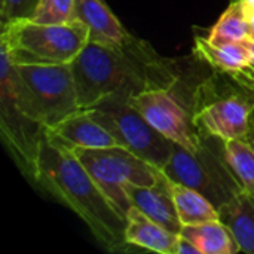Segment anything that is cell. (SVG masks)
<instances>
[{
	"mask_svg": "<svg viewBox=\"0 0 254 254\" xmlns=\"http://www.w3.org/2000/svg\"><path fill=\"white\" fill-rule=\"evenodd\" d=\"M36 4L37 0H0L1 25L19 18H30Z\"/></svg>",
	"mask_w": 254,
	"mask_h": 254,
	"instance_id": "obj_22",
	"label": "cell"
},
{
	"mask_svg": "<svg viewBox=\"0 0 254 254\" xmlns=\"http://www.w3.org/2000/svg\"><path fill=\"white\" fill-rule=\"evenodd\" d=\"M45 125L15 63L0 48V134L25 179L33 182Z\"/></svg>",
	"mask_w": 254,
	"mask_h": 254,
	"instance_id": "obj_3",
	"label": "cell"
},
{
	"mask_svg": "<svg viewBox=\"0 0 254 254\" xmlns=\"http://www.w3.org/2000/svg\"><path fill=\"white\" fill-rule=\"evenodd\" d=\"M250 135H252V138H253L252 143L254 144V119H252V131H250ZM250 135H249V137H250Z\"/></svg>",
	"mask_w": 254,
	"mask_h": 254,
	"instance_id": "obj_26",
	"label": "cell"
},
{
	"mask_svg": "<svg viewBox=\"0 0 254 254\" xmlns=\"http://www.w3.org/2000/svg\"><path fill=\"white\" fill-rule=\"evenodd\" d=\"M177 254H201L199 250L186 238H183L180 235V240H179V247H177Z\"/></svg>",
	"mask_w": 254,
	"mask_h": 254,
	"instance_id": "obj_23",
	"label": "cell"
},
{
	"mask_svg": "<svg viewBox=\"0 0 254 254\" xmlns=\"http://www.w3.org/2000/svg\"><path fill=\"white\" fill-rule=\"evenodd\" d=\"M254 112V92H229L214 95L210 101L195 107L192 122L204 137H216L222 141L249 138Z\"/></svg>",
	"mask_w": 254,
	"mask_h": 254,
	"instance_id": "obj_10",
	"label": "cell"
},
{
	"mask_svg": "<svg viewBox=\"0 0 254 254\" xmlns=\"http://www.w3.org/2000/svg\"><path fill=\"white\" fill-rule=\"evenodd\" d=\"M128 103L165 138L190 152H198L201 135L192 115L173 95V88H152L134 94Z\"/></svg>",
	"mask_w": 254,
	"mask_h": 254,
	"instance_id": "obj_9",
	"label": "cell"
},
{
	"mask_svg": "<svg viewBox=\"0 0 254 254\" xmlns=\"http://www.w3.org/2000/svg\"><path fill=\"white\" fill-rule=\"evenodd\" d=\"M247 1H252V3H254V0H247Z\"/></svg>",
	"mask_w": 254,
	"mask_h": 254,
	"instance_id": "obj_27",
	"label": "cell"
},
{
	"mask_svg": "<svg viewBox=\"0 0 254 254\" xmlns=\"http://www.w3.org/2000/svg\"><path fill=\"white\" fill-rule=\"evenodd\" d=\"M253 119H254V112H253Z\"/></svg>",
	"mask_w": 254,
	"mask_h": 254,
	"instance_id": "obj_28",
	"label": "cell"
},
{
	"mask_svg": "<svg viewBox=\"0 0 254 254\" xmlns=\"http://www.w3.org/2000/svg\"><path fill=\"white\" fill-rule=\"evenodd\" d=\"M82 110L121 95L152 88H174L179 77L149 43L132 37L122 46L88 42L70 63Z\"/></svg>",
	"mask_w": 254,
	"mask_h": 254,
	"instance_id": "obj_1",
	"label": "cell"
},
{
	"mask_svg": "<svg viewBox=\"0 0 254 254\" xmlns=\"http://www.w3.org/2000/svg\"><path fill=\"white\" fill-rule=\"evenodd\" d=\"M201 138L198 152L174 144L162 173L170 180L198 190L219 210L243 189L225 161L223 141L216 137Z\"/></svg>",
	"mask_w": 254,
	"mask_h": 254,
	"instance_id": "obj_5",
	"label": "cell"
},
{
	"mask_svg": "<svg viewBox=\"0 0 254 254\" xmlns=\"http://www.w3.org/2000/svg\"><path fill=\"white\" fill-rule=\"evenodd\" d=\"M76 0H37L31 21L40 24H64L74 19Z\"/></svg>",
	"mask_w": 254,
	"mask_h": 254,
	"instance_id": "obj_21",
	"label": "cell"
},
{
	"mask_svg": "<svg viewBox=\"0 0 254 254\" xmlns=\"http://www.w3.org/2000/svg\"><path fill=\"white\" fill-rule=\"evenodd\" d=\"M46 137L54 143L70 149H101L121 146L115 135L91 113L80 110L52 128H46Z\"/></svg>",
	"mask_w": 254,
	"mask_h": 254,
	"instance_id": "obj_12",
	"label": "cell"
},
{
	"mask_svg": "<svg viewBox=\"0 0 254 254\" xmlns=\"http://www.w3.org/2000/svg\"><path fill=\"white\" fill-rule=\"evenodd\" d=\"M193 54L216 73L231 79L238 88L254 92V65L243 43L213 45L207 37L196 36Z\"/></svg>",
	"mask_w": 254,
	"mask_h": 254,
	"instance_id": "obj_11",
	"label": "cell"
},
{
	"mask_svg": "<svg viewBox=\"0 0 254 254\" xmlns=\"http://www.w3.org/2000/svg\"><path fill=\"white\" fill-rule=\"evenodd\" d=\"M180 234H174L147 217L141 210L132 205L127 214L125 241L149 252L161 254H177Z\"/></svg>",
	"mask_w": 254,
	"mask_h": 254,
	"instance_id": "obj_15",
	"label": "cell"
},
{
	"mask_svg": "<svg viewBox=\"0 0 254 254\" xmlns=\"http://www.w3.org/2000/svg\"><path fill=\"white\" fill-rule=\"evenodd\" d=\"M223 156L241 189L254 195V144L250 138L223 141Z\"/></svg>",
	"mask_w": 254,
	"mask_h": 254,
	"instance_id": "obj_20",
	"label": "cell"
},
{
	"mask_svg": "<svg viewBox=\"0 0 254 254\" xmlns=\"http://www.w3.org/2000/svg\"><path fill=\"white\" fill-rule=\"evenodd\" d=\"M127 192L132 201V205L141 210L147 217L158 222L168 231L180 234L183 225L174 205L171 180L164 173L155 186H128Z\"/></svg>",
	"mask_w": 254,
	"mask_h": 254,
	"instance_id": "obj_14",
	"label": "cell"
},
{
	"mask_svg": "<svg viewBox=\"0 0 254 254\" xmlns=\"http://www.w3.org/2000/svg\"><path fill=\"white\" fill-rule=\"evenodd\" d=\"M219 216L234 235L240 250L254 254V195L238 192L219 208Z\"/></svg>",
	"mask_w": 254,
	"mask_h": 254,
	"instance_id": "obj_16",
	"label": "cell"
},
{
	"mask_svg": "<svg viewBox=\"0 0 254 254\" xmlns=\"http://www.w3.org/2000/svg\"><path fill=\"white\" fill-rule=\"evenodd\" d=\"M89 42L88 27L73 19L40 24L19 18L1 25L0 48L15 64H70Z\"/></svg>",
	"mask_w": 254,
	"mask_h": 254,
	"instance_id": "obj_4",
	"label": "cell"
},
{
	"mask_svg": "<svg viewBox=\"0 0 254 254\" xmlns=\"http://www.w3.org/2000/svg\"><path fill=\"white\" fill-rule=\"evenodd\" d=\"M71 150L125 220L128 210L132 207V201L127 192L128 186L150 188L155 186L162 176V170L122 146Z\"/></svg>",
	"mask_w": 254,
	"mask_h": 254,
	"instance_id": "obj_6",
	"label": "cell"
},
{
	"mask_svg": "<svg viewBox=\"0 0 254 254\" xmlns=\"http://www.w3.org/2000/svg\"><path fill=\"white\" fill-rule=\"evenodd\" d=\"M207 39L217 46L228 43H243L244 40L250 39V27L243 0L231 1L228 9L211 27Z\"/></svg>",
	"mask_w": 254,
	"mask_h": 254,
	"instance_id": "obj_19",
	"label": "cell"
},
{
	"mask_svg": "<svg viewBox=\"0 0 254 254\" xmlns=\"http://www.w3.org/2000/svg\"><path fill=\"white\" fill-rule=\"evenodd\" d=\"M243 45L246 46V49L249 52V58H250L252 64L254 65V40L253 39H247V40L243 42Z\"/></svg>",
	"mask_w": 254,
	"mask_h": 254,
	"instance_id": "obj_25",
	"label": "cell"
},
{
	"mask_svg": "<svg viewBox=\"0 0 254 254\" xmlns=\"http://www.w3.org/2000/svg\"><path fill=\"white\" fill-rule=\"evenodd\" d=\"M243 3H244V9H246L249 27H250V39L254 40V3L247 1V0H243Z\"/></svg>",
	"mask_w": 254,
	"mask_h": 254,
	"instance_id": "obj_24",
	"label": "cell"
},
{
	"mask_svg": "<svg viewBox=\"0 0 254 254\" xmlns=\"http://www.w3.org/2000/svg\"><path fill=\"white\" fill-rule=\"evenodd\" d=\"M89 110L115 135L122 147L159 170L167 165L174 143L159 134L128 103L127 97H110Z\"/></svg>",
	"mask_w": 254,
	"mask_h": 254,
	"instance_id": "obj_7",
	"label": "cell"
},
{
	"mask_svg": "<svg viewBox=\"0 0 254 254\" xmlns=\"http://www.w3.org/2000/svg\"><path fill=\"white\" fill-rule=\"evenodd\" d=\"M180 235L189 240L201 254H235L241 252L234 235L220 220L185 225Z\"/></svg>",
	"mask_w": 254,
	"mask_h": 254,
	"instance_id": "obj_17",
	"label": "cell"
},
{
	"mask_svg": "<svg viewBox=\"0 0 254 254\" xmlns=\"http://www.w3.org/2000/svg\"><path fill=\"white\" fill-rule=\"evenodd\" d=\"M74 19L82 21L88 27L89 42L122 46L132 39L104 0H76Z\"/></svg>",
	"mask_w": 254,
	"mask_h": 254,
	"instance_id": "obj_13",
	"label": "cell"
},
{
	"mask_svg": "<svg viewBox=\"0 0 254 254\" xmlns=\"http://www.w3.org/2000/svg\"><path fill=\"white\" fill-rule=\"evenodd\" d=\"M171 192L179 219L183 226L220 220L216 205L198 190L171 180Z\"/></svg>",
	"mask_w": 254,
	"mask_h": 254,
	"instance_id": "obj_18",
	"label": "cell"
},
{
	"mask_svg": "<svg viewBox=\"0 0 254 254\" xmlns=\"http://www.w3.org/2000/svg\"><path fill=\"white\" fill-rule=\"evenodd\" d=\"M37 107L45 128L80 112L70 64H15Z\"/></svg>",
	"mask_w": 254,
	"mask_h": 254,
	"instance_id": "obj_8",
	"label": "cell"
},
{
	"mask_svg": "<svg viewBox=\"0 0 254 254\" xmlns=\"http://www.w3.org/2000/svg\"><path fill=\"white\" fill-rule=\"evenodd\" d=\"M39 189L74 211L100 246L119 252L127 244V220L116 211L76 153L45 134L34 165L33 182Z\"/></svg>",
	"mask_w": 254,
	"mask_h": 254,
	"instance_id": "obj_2",
	"label": "cell"
}]
</instances>
